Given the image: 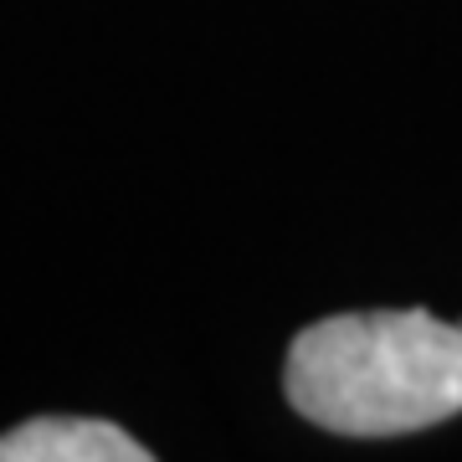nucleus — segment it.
Returning a JSON list of instances; mask_svg holds the SVG:
<instances>
[{
  "mask_svg": "<svg viewBox=\"0 0 462 462\" xmlns=\"http://www.w3.org/2000/svg\"><path fill=\"white\" fill-rule=\"evenodd\" d=\"M282 391L334 437H406L462 416V329L421 309L319 319L288 345Z\"/></svg>",
  "mask_w": 462,
  "mask_h": 462,
  "instance_id": "1",
  "label": "nucleus"
},
{
  "mask_svg": "<svg viewBox=\"0 0 462 462\" xmlns=\"http://www.w3.org/2000/svg\"><path fill=\"white\" fill-rule=\"evenodd\" d=\"M124 427L93 421V416H36L26 427L0 437V462H144Z\"/></svg>",
  "mask_w": 462,
  "mask_h": 462,
  "instance_id": "2",
  "label": "nucleus"
}]
</instances>
